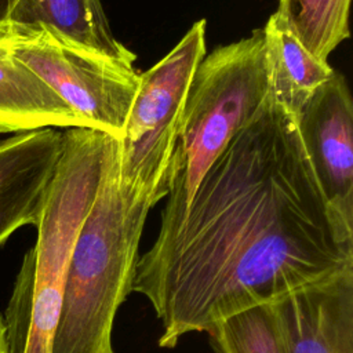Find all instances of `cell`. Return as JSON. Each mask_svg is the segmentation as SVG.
Wrapping results in <instances>:
<instances>
[{"mask_svg":"<svg viewBox=\"0 0 353 353\" xmlns=\"http://www.w3.org/2000/svg\"><path fill=\"white\" fill-rule=\"evenodd\" d=\"M353 268V228L328 205L295 119L270 95L211 165L181 223L138 259L131 292L175 347L223 317Z\"/></svg>","mask_w":353,"mask_h":353,"instance_id":"6da1fadb","label":"cell"},{"mask_svg":"<svg viewBox=\"0 0 353 353\" xmlns=\"http://www.w3.org/2000/svg\"><path fill=\"white\" fill-rule=\"evenodd\" d=\"M153 205L121 186L117 138L110 137L94 200L72 250L51 353H114V317L131 292Z\"/></svg>","mask_w":353,"mask_h":353,"instance_id":"7a4b0ae2","label":"cell"},{"mask_svg":"<svg viewBox=\"0 0 353 353\" xmlns=\"http://www.w3.org/2000/svg\"><path fill=\"white\" fill-rule=\"evenodd\" d=\"M110 135L62 132L61 156L6 310L10 353H51L66 273L79 229L94 200Z\"/></svg>","mask_w":353,"mask_h":353,"instance_id":"3957f363","label":"cell"},{"mask_svg":"<svg viewBox=\"0 0 353 353\" xmlns=\"http://www.w3.org/2000/svg\"><path fill=\"white\" fill-rule=\"evenodd\" d=\"M263 32L216 47L200 62L183 106L159 233L183 219L200 182L269 97Z\"/></svg>","mask_w":353,"mask_h":353,"instance_id":"277c9868","label":"cell"},{"mask_svg":"<svg viewBox=\"0 0 353 353\" xmlns=\"http://www.w3.org/2000/svg\"><path fill=\"white\" fill-rule=\"evenodd\" d=\"M205 57V21L194 22L178 44L139 74L123 132L117 138L121 186L154 205L168 194L172 156L186 97Z\"/></svg>","mask_w":353,"mask_h":353,"instance_id":"5b68a950","label":"cell"},{"mask_svg":"<svg viewBox=\"0 0 353 353\" xmlns=\"http://www.w3.org/2000/svg\"><path fill=\"white\" fill-rule=\"evenodd\" d=\"M3 43L77 116L83 128L120 138L139 74L43 26L3 25Z\"/></svg>","mask_w":353,"mask_h":353,"instance_id":"8992f818","label":"cell"},{"mask_svg":"<svg viewBox=\"0 0 353 353\" xmlns=\"http://www.w3.org/2000/svg\"><path fill=\"white\" fill-rule=\"evenodd\" d=\"M295 121L328 205L353 228V102L346 77L335 70Z\"/></svg>","mask_w":353,"mask_h":353,"instance_id":"52a82bcc","label":"cell"},{"mask_svg":"<svg viewBox=\"0 0 353 353\" xmlns=\"http://www.w3.org/2000/svg\"><path fill=\"white\" fill-rule=\"evenodd\" d=\"M272 305L288 353H353V268Z\"/></svg>","mask_w":353,"mask_h":353,"instance_id":"ba28073f","label":"cell"},{"mask_svg":"<svg viewBox=\"0 0 353 353\" xmlns=\"http://www.w3.org/2000/svg\"><path fill=\"white\" fill-rule=\"evenodd\" d=\"M62 150V132L43 128L0 142V245L36 226Z\"/></svg>","mask_w":353,"mask_h":353,"instance_id":"9c48e42d","label":"cell"},{"mask_svg":"<svg viewBox=\"0 0 353 353\" xmlns=\"http://www.w3.org/2000/svg\"><path fill=\"white\" fill-rule=\"evenodd\" d=\"M6 23L43 26L79 47L134 66L135 54L113 36L101 0H15Z\"/></svg>","mask_w":353,"mask_h":353,"instance_id":"30bf717a","label":"cell"},{"mask_svg":"<svg viewBox=\"0 0 353 353\" xmlns=\"http://www.w3.org/2000/svg\"><path fill=\"white\" fill-rule=\"evenodd\" d=\"M83 128L73 110L0 43V134Z\"/></svg>","mask_w":353,"mask_h":353,"instance_id":"8fae6325","label":"cell"},{"mask_svg":"<svg viewBox=\"0 0 353 353\" xmlns=\"http://www.w3.org/2000/svg\"><path fill=\"white\" fill-rule=\"evenodd\" d=\"M262 32L270 95L296 119L305 103L335 70L328 62L313 57L299 43L277 12L269 17Z\"/></svg>","mask_w":353,"mask_h":353,"instance_id":"7c38bea8","label":"cell"},{"mask_svg":"<svg viewBox=\"0 0 353 353\" xmlns=\"http://www.w3.org/2000/svg\"><path fill=\"white\" fill-rule=\"evenodd\" d=\"M350 0H279L277 15L292 36L317 59L349 37Z\"/></svg>","mask_w":353,"mask_h":353,"instance_id":"4fadbf2b","label":"cell"},{"mask_svg":"<svg viewBox=\"0 0 353 353\" xmlns=\"http://www.w3.org/2000/svg\"><path fill=\"white\" fill-rule=\"evenodd\" d=\"M205 332L214 353H288L272 302L232 313Z\"/></svg>","mask_w":353,"mask_h":353,"instance_id":"5bb4252c","label":"cell"},{"mask_svg":"<svg viewBox=\"0 0 353 353\" xmlns=\"http://www.w3.org/2000/svg\"><path fill=\"white\" fill-rule=\"evenodd\" d=\"M0 353H10V345L7 338V325L4 317L0 314Z\"/></svg>","mask_w":353,"mask_h":353,"instance_id":"9a60e30c","label":"cell"},{"mask_svg":"<svg viewBox=\"0 0 353 353\" xmlns=\"http://www.w3.org/2000/svg\"><path fill=\"white\" fill-rule=\"evenodd\" d=\"M15 0H0V28L7 22L8 14L14 6Z\"/></svg>","mask_w":353,"mask_h":353,"instance_id":"2e32d148","label":"cell"}]
</instances>
